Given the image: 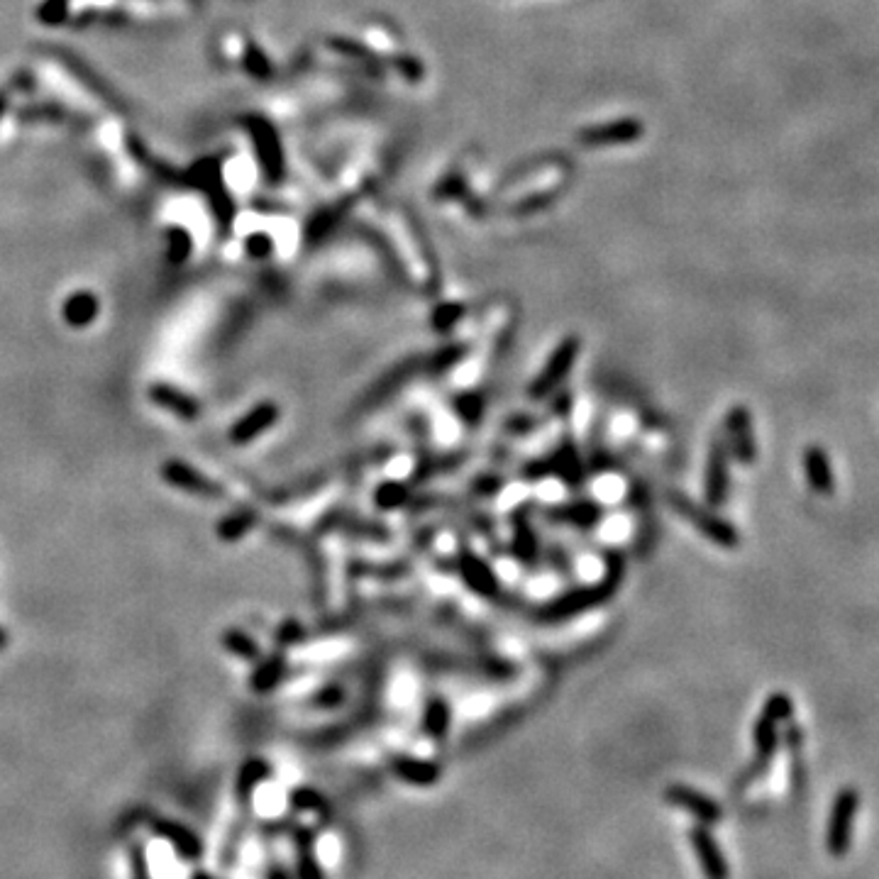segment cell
<instances>
[{
	"label": "cell",
	"instance_id": "obj_12",
	"mask_svg": "<svg viewBox=\"0 0 879 879\" xmlns=\"http://www.w3.org/2000/svg\"><path fill=\"white\" fill-rule=\"evenodd\" d=\"M391 767H394L398 779H403L406 784H413V787H433L442 775L438 762L418 760V757H406V755L396 757V760L391 762Z\"/></svg>",
	"mask_w": 879,
	"mask_h": 879
},
{
	"label": "cell",
	"instance_id": "obj_16",
	"mask_svg": "<svg viewBox=\"0 0 879 879\" xmlns=\"http://www.w3.org/2000/svg\"><path fill=\"white\" fill-rule=\"evenodd\" d=\"M164 479H167L169 484L179 486V489L191 491V494L218 496V489H215V486L210 484L208 479L203 477V474H198L196 469L186 467V464H181V462H169L167 467H164Z\"/></svg>",
	"mask_w": 879,
	"mask_h": 879
},
{
	"label": "cell",
	"instance_id": "obj_21",
	"mask_svg": "<svg viewBox=\"0 0 879 879\" xmlns=\"http://www.w3.org/2000/svg\"><path fill=\"white\" fill-rule=\"evenodd\" d=\"M755 750H757V760H770L772 753L777 750V721H772L767 713H762L757 718V726H755Z\"/></svg>",
	"mask_w": 879,
	"mask_h": 879
},
{
	"label": "cell",
	"instance_id": "obj_8",
	"mask_svg": "<svg viewBox=\"0 0 879 879\" xmlns=\"http://www.w3.org/2000/svg\"><path fill=\"white\" fill-rule=\"evenodd\" d=\"M726 435H728V447L740 462L750 464L755 460V438H753V423H750L748 408L735 406L726 418Z\"/></svg>",
	"mask_w": 879,
	"mask_h": 879
},
{
	"label": "cell",
	"instance_id": "obj_9",
	"mask_svg": "<svg viewBox=\"0 0 879 879\" xmlns=\"http://www.w3.org/2000/svg\"><path fill=\"white\" fill-rule=\"evenodd\" d=\"M147 826L152 828L157 836L169 840L181 858H186V860L201 858L203 845H201V840H198L196 833L191 831V828L181 826V823H176V821H169V818H157V816L147 818Z\"/></svg>",
	"mask_w": 879,
	"mask_h": 879
},
{
	"label": "cell",
	"instance_id": "obj_14",
	"mask_svg": "<svg viewBox=\"0 0 879 879\" xmlns=\"http://www.w3.org/2000/svg\"><path fill=\"white\" fill-rule=\"evenodd\" d=\"M296 843V879H325L323 867L315 858V836L308 828H296L293 833Z\"/></svg>",
	"mask_w": 879,
	"mask_h": 879
},
{
	"label": "cell",
	"instance_id": "obj_19",
	"mask_svg": "<svg viewBox=\"0 0 879 879\" xmlns=\"http://www.w3.org/2000/svg\"><path fill=\"white\" fill-rule=\"evenodd\" d=\"M462 574L464 579H467V584L472 586L474 591H479V594L489 596L496 591V577L491 574V569L486 567L484 562L477 560V557H462Z\"/></svg>",
	"mask_w": 879,
	"mask_h": 879
},
{
	"label": "cell",
	"instance_id": "obj_41",
	"mask_svg": "<svg viewBox=\"0 0 879 879\" xmlns=\"http://www.w3.org/2000/svg\"><path fill=\"white\" fill-rule=\"evenodd\" d=\"M5 643H8V638H5V633H3V630H0V650L5 648Z\"/></svg>",
	"mask_w": 879,
	"mask_h": 879
},
{
	"label": "cell",
	"instance_id": "obj_3",
	"mask_svg": "<svg viewBox=\"0 0 879 879\" xmlns=\"http://www.w3.org/2000/svg\"><path fill=\"white\" fill-rule=\"evenodd\" d=\"M689 840H691V848H694L696 860H699L701 872H704L706 879H728L731 877V867H728L726 855H723L721 845L716 843V838L711 836V831L704 826V823H701V826L691 828Z\"/></svg>",
	"mask_w": 879,
	"mask_h": 879
},
{
	"label": "cell",
	"instance_id": "obj_18",
	"mask_svg": "<svg viewBox=\"0 0 879 879\" xmlns=\"http://www.w3.org/2000/svg\"><path fill=\"white\" fill-rule=\"evenodd\" d=\"M269 765L264 760H247L245 765L240 767L237 772V782H235V792L240 796L242 801H247L254 794V789L269 777Z\"/></svg>",
	"mask_w": 879,
	"mask_h": 879
},
{
	"label": "cell",
	"instance_id": "obj_11",
	"mask_svg": "<svg viewBox=\"0 0 879 879\" xmlns=\"http://www.w3.org/2000/svg\"><path fill=\"white\" fill-rule=\"evenodd\" d=\"M276 420H279V406L276 403H262V406L252 408L240 423L232 425L230 440L237 442V445H245V442L259 438Z\"/></svg>",
	"mask_w": 879,
	"mask_h": 879
},
{
	"label": "cell",
	"instance_id": "obj_4",
	"mask_svg": "<svg viewBox=\"0 0 879 879\" xmlns=\"http://www.w3.org/2000/svg\"><path fill=\"white\" fill-rule=\"evenodd\" d=\"M672 501H674V506H677V511L684 513V516H687L689 521L694 523L696 528H699L701 533H704L709 540H713L716 545L728 547V550H731V547L740 543V535L735 533V528L731 523L721 521V518H716L713 513L704 511V508H696L694 503H689L687 499H679V496H672Z\"/></svg>",
	"mask_w": 879,
	"mask_h": 879
},
{
	"label": "cell",
	"instance_id": "obj_1",
	"mask_svg": "<svg viewBox=\"0 0 879 879\" xmlns=\"http://www.w3.org/2000/svg\"><path fill=\"white\" fill-rule=\"evenodd\" d=\"M855 811H858V794H855V789H843L833 801L831 821H828L826 831L828 853L836 855V858L848 853L850 838H853Z\"/></svg>",
	"mask_w": 879,
	"mask_h": 879
},
{
	"label": "cell",
	"instance_id": "obj_37",
	"mask_svg": "<svg viewBox=\"0 0 879 879\" xmlns=\"http://www.w3.org/2000/svg\"><path fill=\"white\" fill-rule=\"evenodd\" d=\"M398 69H401L403 74H406V79H411V81H418L420 74H423L420 64L413 62V59H408V57H403L401 62H398Z\"/></svg>",
	"mask_w": 879,
	"mask_h": 879
},
{
	"label": "cell",
	"instance_id": "obj_7",
	"mask_svg": "<svg viewBox=\"0 0 879 879\" xmlns=\"http://www.w3.org/2000/svg\"><path fill=\"white\" fill-rule=\"evenodd\" d=\"M640 135H643V125L638 120H616L608 125L586 127L579 132V142L589 147H613L640 140Z\"/></svg>",
	"mask_w": 879,
	"mask_h": 879
},
{
	"label": "cell",
	"instance_id": "obj_6",
	"mask_svg": "<svg viewBox=\"0 0 879 879\" xmlns=\"http://www.w3.org/2000/svg\"><path fill=\"white\" fill-rule=\"evenodd\" d=\"M252 132V140L257 145L259 152V162H262L264 171L269 174V179L276 181L281 174H284V154H281V145H279V137H276V130L267 120L262 118H250L247 120Z\"/></svg>",
	"mask_w": 879,
	"mask_h": 879
},
{
	"label": "cell",
	"instance_id": "obj_13",
	"mask_svg": "<svg viewBox=\"0 0 879 879\" xmlns=\"http://www.w3.org/2000/svg\"><path fill=\"white\" fill-rule=\"evenodd\" d=\"M149 398H152L157 406L167 408L169 413H174V416H179L184 420H196L198 416H201V406H198V401H193L191 396L181 394V391L171 389V386H164V384L149 386Z\"/></svg>",
	"mask_w": 879,
	"mask_h": 879
},
{
	"label": "cell",
	"instance_id": "obj_25",
	"mask_svg": "<svg viewBox=\"0 0 879 879\" xmlns=\"http://www.w3.org/2000/svg\"><path fill=\"white\" fill-rule=\"evenodd\" d=\"M245 64H247V69H250L254 76H259V79H267V76H272V64H269V59L264 57V54L259 52V49L254 47V44H250V47H247Z\"/></svg>",
	"mask_w": 879,
	"mask_h": 879
},
{
	"label": "cell",
	"instance_id": "obj_23",
	"mask_svg": "<svg viewBox=\"0 0 879 879\" xmlns=\"http://www.w3.org/2000/svg\"><path fill=\"white\" fill-rule=\"evenodd\" d=\"M281 672H284V662H281L279 657H276V660H267L264 665H259L257 672H254L252 687L272 689L276 684V679L281 677Z\"/></svg>",
	"mask_w": 879,
	"mask_h": 879
},
{
	"label": "cell",
	"instance_id": "obj_5",
	"mask_svg": "<svg viewBox=\"0 0 879 879\" xmlns=\"http://www.w3.org/2000/svg\"><path fill=\"white\" fill-rule=\"evenodd\" d=\"M577 355H579V340L577 337H567V340L552 352L550 362L545 364L543 374H540V377L535 379V384L530 386V396L543 398L545 394H550V391L567 377V372L572 369Z\"/></svg>",
	"mask_w": 879,
	"mask_h": 879
},
{
	"label": "cell",
	"instance_id": "obj_39",
	"mask_svg": "<svg viewBox=\"0 0 879 879\" xmlns=\"http://www.w3.org/2000/svg\"><path fill=\"white\" fill-rule=\"evenodd\" d=\"M5 108H8V93L0 91V115L5 113Z\"/></svg>",
	"mask_w": 879,
	"mask_h": 879
},
{
	"label": "cell",
	"instance_id": "obj_24",
	"mask_svg": "<svg viewBox=\"0 0 879 879\" xmlns=\"http://www.w3.org/2000/svg\"><path fill=\"white\" fill-rule=\"evenodd\" d=\"M291 806L298 811H323L328 804H325L323 796L313 792V789H296V792L291 794Z\"/></svg>",
	"mask_w": 879,
	"mask_h": 879
},
{
	"label": "cell",
	"instance_id": "obj_34",
	"mask_svg": "<svg viewBox=\"0 0 879 879\" xmlns=\"http://www.w3.org/2000/svg\"><path fill=\"white\" fill-rule=\"evenodd\" d=\"M169 240L174 242V250H171V257L174 259H184L186 254L191 250V240L184 230H171Z\"/></svg>",
	"mask_w": 879,
	"mask_h": 879
},
{
	"label": "cell",
	"instance_id": "obj_22",
	"mask_svg": "<svg viewBox=\"0 0 879 879\" xmlns=\"http://www.w3.org/2000/svg\"><path fill=\"white\" fill-rule=\"evenodd\" d=\"M423 728L425 733L433 735V738H442L450 728V709L442 699H433L428 706H425V716H423Z\"/></svg>",
	"mask_w": 879,
	"mask_h": 879
},
{
	"label": "cell",
	"instance_id": "obj_32",
	"mask_svg": "<svg viewBox=\"0 0 879 879\" xmlns=\"http://www.w3.org/2000/svg\"><path fill=\"white\" fill-rule=\"evenodd\" d=\"M130 865H132V879H149L145 848H142V845H132Z\"/></svg>",
	"mask_w": 879,
	"mask_h": 879
},
{
	"label": "cell",
	"instance_id": "obj_15",
	"mask_svg": "<svg viewBox=\"0 0 879 879\" xmlns=\"http://www.w3.org/2000/svg\"><path fill=\"white\" fill-rule=\"evenodd\" d=\"M804 467H806V479H809V484L814 486V491H818V494L823 496L833 494V486H836V482H833L831 462H828L826 452H823L821 447H809V450L804 452Z\"/></svg>",
	"mask_w": 879,
	"mask_h": 879
},
{
	"label": "cell",
	"instance_id": "obj_26",
	"mask_svg": "<svg viewBox=\"0 0 879 879\" xmlns=\"http://www.w3.org/2000/svg\"><path fill=\"white\" fill-rule=\"evenodd\" d=\"M765 713L777 723L787 721V718L792 716V701H789V696H784V694L770 696L765 704Z\"/></svg>",
	"mask_w": 879,
	"mask_h": 879
},
{
	"label": "cell",
	"instance_id": "obj_10",
	"mask_svg": "<svg viewBox=\"0 0 879 879\" xmlns=\"http://www.w3.org/2000/svg\"><path fill=\"white\" fill-rule=\"evenodd\" d=\"M728 496V447L723 442H713L706 462V501L711 508H718Z\"/></svg>",
	"mask_w": 879,
	"mask_h": 879
},
{
	"label": "cell",
	"instance_id": "obj_2",
	"mask_svg": "<svg viewBox=\"0 0 879 879\" xmlns=\"http://www.w3.org/2000/svg\"><path fill=\"white\" fill-rule=\"evenodd\" d=\"M665 799L667 804L687 811V814L694 816L696 821L704 823V826H713V823L721 821L723 816V809L711 799V796L699 792V789L684 787V784H672V787H667Z\"/></svg>",
	"mask_w": 879,
	"mask_h": 879
},
{
	"label": "cell",
	"instance_id": "obj_17",
	"mask_svg": "<svg viewBox=\"0 0 879 879\" xmlns=\"http://www.w3.org/2000/svg\"><path fill=\"white\" fill-rule=\"evenodd\" d=\"M98 315V298L93 293L81 291L74 293L69 301L64 303V318L66 323L74 325V328H84Z\"/></svg>",
	"mask_w": 879,
	"mask_h": 879
},
{
	"label": "cell",
	"instance_id": "obj_28",
	"mask_svg": "<svg viewBox=\"0 0 879 879\" xmlns=\"http://www.w3.org/2000/svg\"><path fill=\"white\" fill-rule=\"evenodd\" d=\"M460 315H462V306H455V303H452V306L450 303H447V306H440L433 315V328L435 330H450L452 325L460 320Z\"/></svg>",
	"mask_w": 879,
	"mask_h": 879
},
{
	"label": "cell",
	"instance_id": "obj_31",
	"mask_svg": "<svg viewBox=\"0 0 879 879\" xmlns=\"http://www.w3.org/2000/svg\"><path fill=\"white\" fill-rule=\"evenodd\" d=\"M225 648L228 650H232V652H237V655H242V657H257V645L252 643L250 638H245V635L242 633H230L228 638H225Z\"/></svg>",
	"mask_w": 879,
	"mask_h": 879
},
{
	"label": "cell",
	"instance_id": "obj_20",
	"mask_svg": "<svg viewBox=\"0 0 879 879\" xmlns=\"http://www.w3.org/2000/svg\"><path fill=\"white\" fill-rule=\"evenodd\" d=\"M601 596H604V591H601V589H594V591H572V594L562 596L560 601H555L550 611H545V616L565 618V616H569V613L582 611V608L596 604V601H599Z\"/></svg>",
	"mask_w": 879,
	"mask_h": 879
},
{
	"label": "cell",
	"instance_id": "obj_35",
	"mask_svg": "<svg viewBox=\"0 0 879 879\" xmlns=\"http://www.w3.org/2000/svg\"><path fill=\"white\" fill-rule=\"evenodd\" d=\"M460 413L464 416V420H477L482 416V398L479 396H467L460 401Z\"/></svg>",
	"mask_w": 879,
	"mask_h": 879
},
{
	"label": "cell",
	"instance_id": "obj_40",
	"mask_svg": "<svg viewBox=\"0 0 879 879\" xmlns=\"http://www.w3.org/2000/svg\"><path fill=\"white\" fill-rule=\"evenodd\" d=\"M191 879H215V877L208 875V872H196V875H193Z\"/></svg>",
	"mask_w": 879,
	"mask_h": 879
},
{
	"label": "cell",
	"instance_id": "obj_38",
	"mask_svg": "<svg viewBox=\"0 0 879 879\" xmlns=\"http://www.w3.org/2000/svg\"><path fill=\"white\" fill-rule=\"evenodd\" d=\"M267 879H293V877H291V872L286 870L284 865H281V862H272L267 870Z\"/></svg>",
	"mask_w": 879,
	"mask_h": 879
},
{
	"label": "cell",
	"instance_id": "obj_27",
	"mask_svg": "<svg viewBox=\"0 0 879 879\" xmlns=\"http://www.w3.org/2000/svg\"><path fill=\"white\" fill-rule=\"evenodd\" d=\"M406 501V489L401 484H381L377 491V503L381 508H396Z\"/></svg>",
	"mask_w": 879,
	"mask_h": 879
},
{
	"label": "cell",
	"instance_id": "obj_33",
	"mask_svg": "<svg viewBox=\"0 0 879 879\" xmlns=\"http://www.w3.org/2000/svg\"><path fill=\"white\" fill-rule=\"evenodd\" d=\"M596 516H599V508H596L594 503H582V506H574L572 511H567L569 521H579V523L596 521Z\"/></svg>",
	"mask_w": 879,
	"mask_h": 879
},
{
	"label": "cell",
	"instance_id": "obj_29",
	"mask_svg": "<svg viewBox=\"0 0 879 879\" xmlns=\"http://www.w3.org/2000/svg\"><path fill=\"white\" fill-rule=\"evenodd\" d=\"M250 525H252V518L247 516V513H237V516L228 518V521L220 525V535L228 540H235V538H240V535L245 533Z\"/></svg>",
	"mask_w": 879,
	"mask_h": 879
},
{
	"label": "cell",
	"instance_id": "obj_36",
	"mask_svg": "<svg viewBox=\"0 0 879 879\" xmlns=\"http://www.w3.org/2000/svg\"><path fill=\"white\" fill-rule=\"evenodd\" d=\"M250 252H252V257H267L269 254V250H272V240H269V237H264V235H257V237H252L250 240Z\"/></svg>",
	"mask_w": 879,
	"mask_h": 879
},
{
	"label": "cell",
	"instance_id": "obj_30",
	"mask_svg": "<svg viewBox=\"0 0 879 879\" xmlns=\"http://www.w3.org/2000/svg\"><path fill=\"white\" fill-rule=\"evenodd\" d=\"M66 8H69V0H47L40 8V18L49 25H57L66 18Z\"/></svg>",
	"mask_w": 879,
	"mask_h": 879
}]
</instances>
